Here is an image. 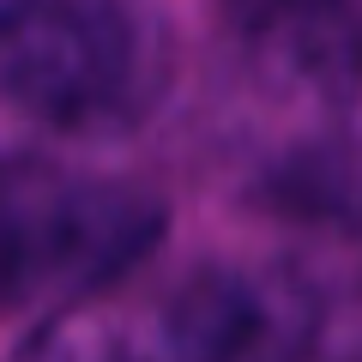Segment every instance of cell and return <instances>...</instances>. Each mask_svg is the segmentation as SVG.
Here are the masks:
<instances>
[{
  "label": "cell",
  "mask_w": 362,
  "mask_h": 362,
  "mask_svg": "<svg viewBox=\"0 0 362 362\" xmlns=\"http://www.w3.org/2000/svg\"><path fill=\"white\" fill-rule=\"evenodd\" d=\"M139 37L109 0H0V103L42 127H103L133 103Z\"/></svg>",
  "instance_id": "cell-2"
},
{
  "label": "cell",
  "mask_w": 362,
  "mask_h": 362,
  "mask_svg": "<svg viewBox=\"0 0 362 362\" xmlns=\"http://www.w3.org/2000/svg\"><path fill=\"white\" fill-rule=\"evenodd\" d=\"M259 49L296 85L350 97L362 90V0H266Z\"/></svg>",
  "instance_id": "cell-4"
},
{
  "label": "cell",
  "mask_w": 362,
  "mask_h": 362,
  "mask_svg": "<svg viewBox=\"0 0 362 362\" xmlns=\"http://www.w3.org/2000/svg\"><path fill=\"white\" fill-rule=\"evenodd\" d=\"M163 242V206L109 181L0 187V308L61 302L121 278Z\"/></svg>",
  "instance_id": "cell-1"
},
{
  "label": "cell",
  "mask_w": 362,
  "mask_h": 362,
  "mask_svg": "<svg viewBox=\"0 0 362 362\" xmlns=\"http://www.w3.org/2000/svg\"><path fill=\"white\" fill-rule=\"evenodd\" d=\"M308 296L266 272H199L163 308V350L175 356H278L308 344Z\"/></svg>",
  "instance_id": "cell-3"
}]
</instances>
